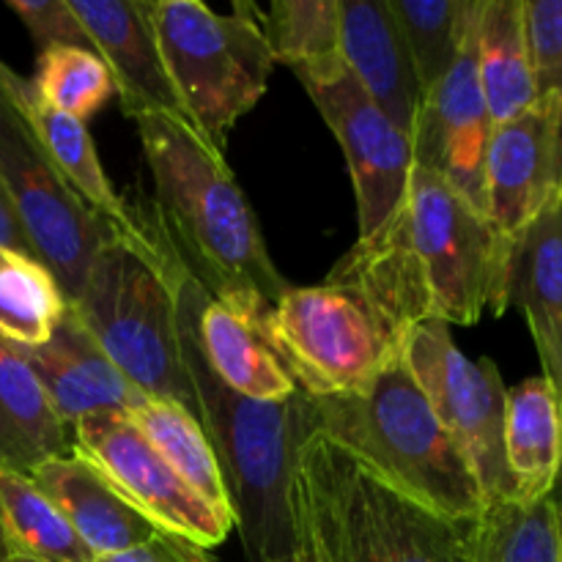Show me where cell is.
Masks as SVG:
<instances>
[{
    "instance_id": "6da1fadb",
    "label": "cell",
    "mask_w": 562,
    "mask_h": 562,
    "mask_svg": "<svg viewBox=\"0 0 562 562\" xmlns=\"http://www.w3.org/2000/svg\"><path fill=\"white\" fill-rule=\"evenodd\" d=\"M434 318L426 278L393 228L357 241L318 285L285 289L258 327L311 398L355 393L404 360L412 329Z\"/></svg>"
},
{
    "instance_id": "7a4b0ae2",
    "label": "cell",
    "mask_w": 562,
    "mask_h": 562,
    "mask_svg": "<svg viewBox=\"0 0 562 562\" xmlns=\"http://www.w3.org/2000/svg\"><path fill=\"white\" fill-rule=\"evenodd\" d=\"M135 124L154 181L148 214L170 250L214 300L261 327L289 283L225 154L173 115H140Z\"/></svg>"
},
{
    "instance_id": "3957f363",
    "label": "cell",
    "mask_w": 562,
    "mask_h": 562,
    "mask_svg": "<svg viewBox=\"0 0 562 562\" xmlns=\"http://www.w3.org/2000/svg\"><path fill=\"white\" fill-rule=\"evenodd\" d=\"M198 280L181 274L179 338L195 395V417L214 450L231 516L250 562L289 558L300 547L294 475L300 450L318 434L316 401L294 393L285 401H252L225 387L201 355L195 338Z\"/></svg>"
},
{
    "instance_id": "277c9868",
    "label": "cell",
    "mask_w": 562,
    "mask_h": 562,
    "mask_svg": "<svg viewBox=\"0 0 562 562\" xmlns=\"http://www.w3.org/2000/svg\"><path fill=\"white\" fill-rule=\"evenodd\" d=\"M294 510L318 562H472L470 525L395 492L322 434L300 450Z\"/></svg>"
},
{
    "instance_id": "5b68a950",
    "label": "cell",
    "mask_w": 562,
    "mask_h": 562,
    "mask_svg": "<svg viewBox=\"0 0 562 562\" xmlns=\"http://www.w3.org/2000/svg\"><path fill=\"white\" fill-rule=\"evenodd\" d=\"M313 401L318 434L395 492L461 525H472L486 508L470 461L434 415L406 360L355 393Z\"/></svg>"
},
{
    "instance_id": "8992f818",
    "label": "cell",
    "mask_w": 562,
    "mask_h": 562,
    "mask_svg": "<svg viewBox=\"0 0 562 562\" xmlns=\"http://www.w3.org/2000/svg\"><path fill=\"white\" fill-rule=\"evenodd\" d=\"M148 214V209H146ZM151 220V239L110 236L93 258L71 311L110 362L151 398L195 415L179 338V280L187 272Z\"/></svg>"
},
{
    "instance_id": "52a82bcc",
    "label": "cell",
    "mask_w": 562,
    "mask_h": 562,
    "mask_svg": "<svg viewBox=\"0 0 562 562\" xmlns=\"http://www.w3.org/2000/svg\"><path fill=\"white\" fill-rule=\"evenodd\" d=\"M170 80L198 135L225 151L228 132L267 93L274 58L250 0L217 14L201 0H148Z\"/></svg>"
},
{
    "instance_id": "ba28073f",
    "label": "cell",
    "mask_w": 562,
    "mask_h": 562,
    "mask_svg": "<svg viewBox=\"0 0 562 562\" xmlns=\"http://www.w3.org/2000/svg\"><path fill=\"white\" fill-rule=\"evenodd\" d=\"M387 225L426 278L434 318L477 324L486 311L494 316L508 311L505 283L514 241L442 176L415 165L404 203Z\"/></svg>"
},
{
    "instance_id": "9c48e42d",
    "label": "cell",
    "mask_w": 562,
    "mask_h": 562,
    "mask_svg": "<svg viewBox=\"0 0 562 562\" xmlns=\"http://www.w3.org/2000/svg\"><path fill=\"white\" fill-rule=\"evenodd\" d=\"M412 376L426 393L434 415L470 461L483 499H514V481L505 464V390L488 357L470 360L456 346L450 324L426 318L412 329L404 355Z\"/></svg>"
},
{
    "instance_id": "30bf717a",
    "label": "cell",
    "mask_w": 562,
    "mask_h": 562,
    "mask_svg": "<svg viewBox=\"0 0 562 562\" xmlns=\"http://www.w3.org/2000/svg\"><path fill=\"white\" fill-rule=\"evenodd\" d=\"M346 154L357 195L360 241L387 228L401 209L415 168L412 143L355 80L344 58L294 69Z\"/></svg>"
},
{
    "instance_id": "8fae6325",
    "label": "cell",
    "mask_w": 562,
    "mask_h": 562,
    "mask_svg": "<svg viewBox=\"0 0 562 562\" xmlns=\"http://www.w3.org/2000/svg\"><path fill=\"white\" fill-rule=\"evenodd\" d=\"M0 176L33 256L49 269L66 305H71L93 258L113 234L49 168L16 108L0 121Z\"/></svg>"
},
{
    "instance_id": "7c38bea8",
    "label": "cell",
    "mask_w": 562,
    "mask_h": 562,
    "mask_svg": "<svg viewBox=\"0 0 562 562\" xmlns=\"http://www.w3.org/2000/svg\"><path fill=\"white\" fill-rule=\"evenodd\" d=\"M71 445L159 532L214 549L234 530V519L203 503L143 437L130 415L108 412L75 423Z\"/></svg>"
},
{
    "instance_id": "4fadbf2b",
    "label": "cell",
    "mask_w": 562,
    "mask_h": 562,
    "mask_svg": "<svg viewBox=\"0 0 562 562\" xmlns=\"http://www.w3.org/2000/svg\"><path fill=\"white\" fill-rule=\"evenodd\" d=\"M481 14V9H477ZM494 121L477 75V16L448 75L423 97L409 132L417 168L434 170L481 212L486 203V157Z\"/></svg>"
},
{
    "instance_id": "5bb4252c",
    "label": "cell",
    "mask_w": 562,
    "mask_h": 562,
    "mask_svg": "<svg viewBox=\"0 0 562 562\" xmlns=\"http://www.w3.org/2000/svg\"><path fill=\"white\" fill-rule=\"evenodd\" d=\"M492 223L510 241L547 209L562 203V91L538 97L492 132L486 157Z\"/></svg>"
},
{
    "instance_id": "9a60e30c",
    "label": "cell",
    "mask_w": 562,
    "mask_h": 562,
    "mask_svg": "<svg viewBox=\"0 0 562 562\" xmlns=\"http://www.w3.org/2000/svg\"><path fill=\"white\" fill-rule=\"evenodd\" d=\"M69 3L82 31L91 38L93 53L113 75L124 113L132 121L140 115H173L190 124V115L170 80L148 0H69Z\"/></svg>"
},
{
    "instance_id": "2e32d148",
    "label": "cell",
    "mask_w": 562,
    "mask_h": 562,
    "mask_svg": "<svg viewBox=\"0 0 562 562\" xmlns=\"http://www.w3.org/2000/svg\"><path fill=\"white\" fill-rule=\"evenodd\" d=\"M9 91L11 102L20 110L42 157L64 179V184L80 198L82 206L113 236H124L132 241L151 239V220H148L146 206H130L126 198L115 192V187L104 176L88 126L38 102L31 80L20 77L14 69L9 75Z\"/></svg>"
},
{
    "instance_id": "e0dca14e",
    "label": "cell",
    "mask_w": 562,
    "mask_h": 562,
    "mask_svg": "<svg viewBox=\"0 0 562 562\" xmlns=\"http://www.w3.org/2000/svg\"><path fill=\"white\" fill-rule=\"evenodd\" d=\"M16 349V346H14ZM31 366L66 426L93 415H130L146 395L104 357L71 307L42 346L16 349Z\"/></svg>"
},
{
    "instance_id": "ac0fdd59",
    "label": "cell",
    "mask_w": 562,
    "mask_h": 562,
    "mask_svg": "<svg viewBox=\"0 0 562 562\" xmlns=\"http://www.w3.org/2000/svg\"><path fill=\"white\" fill-rule=\"evenodd\" d=\"M338 49L368 97L409 135L423 97L387 0H338Z\"/></svg>"
},
{
    "instance_id": "d6986e66",
    "label": "cell",
    "mask_w": 562,
    "mask_h": 562,
    "mask_svg": "<svg viewBox=\"0 0 562 562\" xmlns=\"http://www.w3.org/2000/svg\"><path fill=\"white\" fill-rule=\"evenodd\" d=\"M33 483L64 514L71 530L93 552V558L146 547L159 536L157 527L137 514L108 477L77 453L44 461L31 472Z\"/></svg>"
},
{
    "instance_id": "ffe728a7",
    "label": "cell",
    "mask_w": 562,
    "mask_h": 562,
    "mask_svg": "<svg viewBox=\"0 0 562 562\" xmlns=\"http://www.w3.org/2000/svg\"><path fill=\"white\" fill-rule=\"evenodd\" d=\"M505 305L525 313L543 376L562 393V203L538 214L514 239Z\"/></svg>"
},
{
    "instance_id": "44dd1931",
    "label": "cell",
    "mask_w": 562,
    "mask_h": 562,
    "mask_svg": "<svg viewBox=\"0 0 562 562\" xmlns=\"http://www.w3.org/2000/svg\"><path fill=\"white\" fill-rule=\"evenodd\" d=\"M195 338L214 376L252 401H285L300 393L256 324L214 300L201 283L195 296Z\"/></svg>"
},
{
    "instance_id": "7402d4cb",
    "label": "cell",
    "mask_w": 562,
    "mask_h": 562,
    "mask_svg": "<svg viewBox=\"0 0 562 562\" xmlns=\"http://www.w3.org/2000/svg\"><path fill=\"white\" fill-rule=\"evenodd\" d=\"M71 453V428L20 351L0 340V470L31 475L44 461Z\"/></svg>"
},
{
    "instance_id": "603a6c76",
    "label": "cell",
    "mask_w": 562,
    "mask_h": 562,
    "mask_svg": "<svg viewBox=\"0 0 562 562\" xmlns=\"http://www.w3.org/2000/svg\"><path fill=\"white\" fill-rule=\"evenodd\" d=\"M505 464L516 503L552 497L562 472V398L547 376H532L505 398Z\"/></svg>"
},
{
    "instance_id": "cb8c5ba5",
    "label": "cell",
    "mask_w": 562,
    "mask_h": 562,
    "mask_svg": "<svg viewBox=\"0 0 562 562\" xmlns=\"http://www.w3.org/2000/svg\"><path fill=\"white\" fill-rule=\"evenodd\" d=\"M477 75L494 126L525 113L538 99L527 55L521 0H481Z\"/></svg>"
},
{
    "instance_id": "d4e9b609",
    "label": "cell",
    "mask_w": 562,
    "mask_h": 562,
    "mask_svg": "<svg viewBox=\"0 0 562 562\" xmlns=\"http://www.w3.org/2000/svg\"><path fill=\"white\" fill-rule=\"evenodd\" d=\"M130 420L143 431V437L157 448V453L173 467L176 475L220 514L231 516L228 492L220 472L214 450L203 434L201 423L176 401L146 398L130 412ZM234 519V516H231Z\"/></svg>"
},
{
    "instance_id": "484cf974",
    "label": "cell",
    "mask_w": 562,
    "mask_h": 562,
    "mask_svg": "<svg viewBox=\"0 0 562 562\" xmlns=\"http://www.w3.org/2000/svg\"><path fill=\"white\" fill-rule=\"evenodd\" d=\"M0 530L11 558L33 562H93L91 549L27 475L0 470Z\"/></svg>"
},
{
    "instance_id": "4316f807",
    "label": "cell",
    "mask_w": 562,
    "mask_h": 562,
    "mask_svg": "<svg viewBox=\"0 0 562 562\" xmlns=\"http://www.w3.org/2000/svg\"><path fill=\"white\" fill-rule=\"evenodd\" d=\"M472 562H562L560 505L499 499L470 525Z\"/></svg>"
},
{
    "instance_id": "83f0119b",
    "label": "cell",
    "mask_w": 562,
    "mask_h": 562,
    "mask_svg": "<svg viewBox=\"0 0 562 562\" xmlns=\"http://www.w3.org/2000/svg\"><path fill=\"white\" fill-rule=\"evenodd\" d=\"M66 307L60 285L47 267L0 247V340L16 349L47 344Z\"/></svg>"
},
{
    "instance_id": "f1b7e54d",
    "label": "cell",
    "mask_w": 562,
    "mask_h": 562,
    "mask_svg": "<svg viewBox=\"0 0 562 562\" xmlns=\"http://www.w3.org/2000/svg\"><path fill=\"white\" fill-rule=\"evenodd\" d=\"M401 27L417 88L426 97L453 66L481 0H387Z\"/></svg>"
},
{
    "instance_id": "f546056e",
    "label": "cell",
    "mask_w": 562,
    "mask_h": 562,
    "mask_svg": "<svg viewBox=\"0 0 562 562\" xmlns=\"http://www.w3.org/2000/svg\"><path fill=\"white\" fill-rule=\"evenodd\" d=\"M274 66L291 71L338 58V0H274L269 9L250 3Z\"/></svg>"
},
{
    "instance_id": "4dcf8cb0",
    "label": "cell",
    "mask_w": 562,
    "mask_h": 562,
    "mask_svg": "<svg viewBox=\"0 0 562 562\" xmlns=\"http://www.w3.org/2000/svg\"><path fill=\"white\" fill-rule=\"evenodd\" d=\"M31 88L38 102L82 124L115 93L113 75L104 60L93 49L82 47H55L38 53Z\"/></svg>"
},
{
    "instance_id": "1f68e13d",
    "label": "cell",
    "mask_w": 562,
    "mask_h": 562,
    "mask_svg": "<svg viewBox=\"0 0 562 562\" xmlns=\"http://www.w3.org/2000/svg\"><path fill=\"white\" fill-rule=\"evenodd\" d=\"M525 38L538 97L562 91V0H521Z\"/></svg>"
},
{
    "instance_id": "d6a6232c",
    "label": "cell",
    "mask_w": 562,
    "mask_h": 562,
    "mask_svg": "<svg viewBox=\"0 0 562 562\" xmlns=\"http://www.w3.org/2000/svg\"><path fill=\"white\" fill-rule=\"evenodd\" d=\"M9 9L27 27L38 53L55 47L93 49L69 0H9Z\"/></svg>"
},
{
    "instance_id": "836d02e7",
    "label": "cell",
    "mask_w": 562,
    "mask_h": 562,
    "mask_svg": "<svg viewBox=\"0 0 562 562\" xmlns=\"http://www.w3.org/2000/svg\"><path fill=\"white\" fill-rule=\"evenodd\" d=\"M0 247H9V250L22 252V256H33L31 245H27V236L22 231L20 217H16L14 201L9 195V187H5L3 176H0Z\"/></svg>"
},
{
    "instance_id": "e575fe53",
    "label": "cell",
    "mask_w": 562,
    "mask_h": 562,
    "mask_svg": "<svg viewBox=\"0 0 562 562\" xmlns=\"http://www.w3.org/2000/svg\"><path fill=\"white\" fill-rule=\"evenodd\" d=\"M159 547H162L165 558L170 562H212L206 549L195 547V543L184 541V538L168 536V532H159Z\"/></svg>"
},
{
    "instance_id": "d590c367",
    "label": "cell",
    "mask_w": 562,
    "mask_h": 562,
    "mask_svg": "<svg viewBox=\"0 0 562 562\" xmlns=\"http://www.w3.org/2000/svg\"><path fill=\"white\" fill-rule=\"evenodd\" d=\"M93 562H170V560L165 558L162 547H159V536H157L151 543H146V547L130 549V552L102 554V558H97Z\"/></svg>"
},
{
    "instance_id": "8d00e7d4",
    "label": "cell",
    "mask_w": 562,
    "mask_h": 562,
    "mask_svg": "<svg viewBox=\"0 0 562 562\" xmlns=\"http://www.w3.org/2000/svg\"><path fill=\"white\" fill-rule=\"evenodd\" d=\"M9 75L11 69L0 60V121H3L5 115L14 113V102H11V91H9Z\"/></svg>"
},
{
    "instance_id": "74e56055",
    "label": "cell",
    "mask_w": 562,
    "mask_h": 562,
    "mask_svg": "<svg viewBox=\"0 0 562 562\" xmlns=\"http://www.w3.org/2000/svg\"><path fill=\"white\" fill-rule=\"evenodd\" d=\"M274 562H318V560H316V554L311 552V547H307V543L302 541V536H300V547H296V552H291L289 558H280Z\"/></svg>"
},
{
    "instance_id": "f35d334b",
    "label": "cell",
    "mask_w": 562,
    "mask_h": 562,
    "mask_svg": "<svg viewBox=\"0 0 562 562\" xmlns=\"http://www.w3.org/2000/svg\"><path fill=\"white\" fill-rule=\"evenodd\" d=\"M0 562H11V552H9V547H5L3 530H0Z\"/></svg>"
},
{
    "instance_id": "ab89813d",
    "label": "cell",
    "mask_w": 562,
    "mask_h": 562,
    "mask_svg": "<svg viewBox=\"0 0 562 562\" xmlns=\"http://www.w3.org/2000/svg\"><path fill=\"white\" fill-rule=\"evenodd\" d=\"M11 562H33V560H25V558H11Z\"/></svg>"
},
{
    "instance_id": "60d3db41",
    "label": "cell",
    "mask_w": 562,
    "mask_h": 562,
    "mask_svg": "<svg viewBox=\"0 0 562 562\" xmlns=\"http://www.w3.org/2000/svg\"><path fill=\"white\" fill-rule=\"evenodd\" d=\"M560 530H562V505H560Z\"/></svg>"
},
{
    "instance_id": "b9f144b4",
    "label": "cell",
    "mask_w": 562,
    "mask_h": 562,
    "mask_svg": "<svg viewBox=\"0 0 562 562\" xmlns=\"http://www.w3.org/2000/svg\"><path fill=\"white\" fill-rule=\"evenodd\" d=\"M560 398H562V393H560Z\"/></svg>"
}]
</instances>
